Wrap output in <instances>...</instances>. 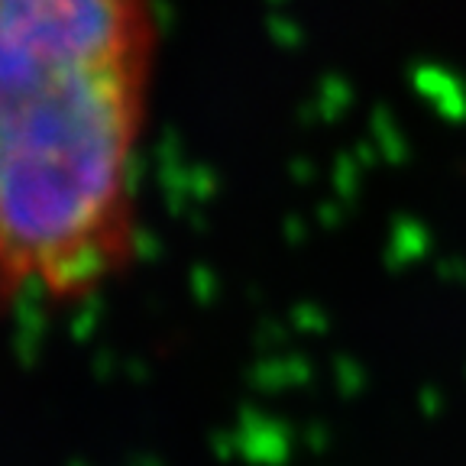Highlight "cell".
I'll return each instance as SVG.
<instances>
[{
    "instance_id": "obj_1",
    "label": "cell",
    "mask_w": 466,
    "mask_h": 466,
    "mask_svg": "<svg viewBox=\"0 0 466 466\" xmlns=\"http://www.w3.org/2000/svg\"><path fill=\"white\" fill-rule=\"evenodd\" d=\"M49 291H52L49 279L39 269L26 272V276L14 282V318H16L14 353L23 370H33L39 363V353H43L46 330H49V314H46Z\"/></svg>"
},
{
    "instance_id": "obj_2",
    "label": "cell",
    "mask_w": 466,
    "mask_h": 466,
    "mask_svg": "<svg viewBox=\"0 0 466 466\" xmlns=\"http://www.w3.org/2000/svg\"><path fill=\"white\" fill-rule=\"evenodd\" d=\"M104 269H107V249L97 243V237H91V240H81L75 247H68L66 253H58L39 272H46V279H49V285L56 291H68L95 285L104 276Z\"/></svg>"
},
{
    "instance_id": "obj_3",
    "label": "cell",
    "mask_w": 466,
    "mask_h": 466,
    "mask_svg": "<svg viewBox=\"0 0 466 466\" xmlns=\"http://www.w3.org/2000/svg\"><path fill=\"white\" fill-rule=\"evenodd\" d=\"M101 314H104V299L97 295V291H87L85 299H81V305H78V311H75V318H72V340L75 343H85V340H91L95 337V330H97V324H101Z\"/></svg>"
},
{
    "instance_id": "obj_4",
    "label": "cell",
    "mask_w": 466,
    "mask_h": 466,
    "mask_svg": "<svg viewBox=\"0 0 466 466\" xmlns=\"http://www.w3.org/2000/svg\"><path fill=\"white\" fill-rule=\"evenodd\" d=\"M130 249L137 253V259H156L159 256V240L149 230H137L130 240Z\"/></svg>"
},
{
    "instance_id": "obj_5",
    "label": "cell",
    "mask_w": 466,
    "mask_h": 466,
    "mask_svg": "<svg viewBox=\"0 0 466 466\" xmlns=\"http://www.w3.org/2000/svg\"><path fill=\"white\" fill-rule=\"evenodd\" d=\"M110 372H114V353H104V350H101V353L95 357V376L107 379Z\"/></svg>"
},
{
    "instance_id": "obj_6",
    "label": "cell",
    "mask_w": 466,
    "mask_h": 466,
    "mask_svg": "<svg viewBox=\"0 0 466 466\" xmlns=\"http://www.w3.org/2000/svg\"><path fill=\"white\" fill-rule=\"evenodd\" d=\"M195 291H198V299H208V295H211V279H204L201 269L195 272Z\"/></svg>"
},
{
    "instance_id": "obj_7",
    "label": "cell",
    "mask_w": 466,
    "mask_h": 466,
    "mask_svg": "<svg viewBox=\"0 0 466 466\" xmlns=\"http://www.w3.org/2000/svg\"><path fill=\"white\" fill-rule=\"evenodd\" d=\"M72 466H87V463H81V460H75V463Z\"/></svg>"
}]
</instances>
